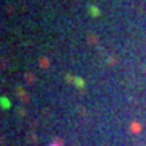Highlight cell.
I'll use <instances>...</instances> for the list:
<instances>
[{
	"instance_id": "obj_1",
	"label": "cell",
	"mask_w": 146,
	"mask_h": 146,
	"mask_svg": "<svg viewBox=\"0 0 146 146\" xmlns=\"http://www.w3.org/2000/svg\"><path fill=\"white\" fill-rule=\"evenodd\" d=\"M67 80L70 81V83L75 84L78 89H84V86H86V84H84V80L80 78V76H70V75H67Z\"/></svg>"
},
{
	"instance_id": "obj_2",
	"label": "cell",
	"mask_w": 146,
	"mask_h": 146,
	"mask_svg": "<svg viewBox=\"0 0 146 146\" xmlns=\"http://www.w3.org/2000/svg\"><path fill=\"white\" fill-rule=\"evenodd\" d=\"M88 11H89V15L94 16V18L101 15V10L98 8V7H94V5H88Z\"/></svg>"
},
{
	"instance_id": "obj_3",
	"label": "cell",
	"mask_w": 146,
	"mask_h": 146,
	"mask_svg": "<svg viewBox=\"0 0 146 146\" xmlns=\"http://www.w3.org/2000/svg\"><path fill=\"white\" fill-rule=\"evenodd\" d=\"M0 101H2V109H3V110H7V109H10V107H11L10 101L7 99L5 96H3V98H2V99H0Z\"/></svg>"
},
{
	"instance_id": "obj_4",
	"label": "cell",
	"mask_w": 146,
	"mask_h": 146,
	"mask_svg": "<svg viewBox=\"0 0 146 146\" xmlns=\"http://www.w3.org/2000/svg\"><path fill=\"white\" fill-rule=\"evenodd\" d=\"M49 146H58L57 143H52V145H49Z\"/></svg>"
}]
</instances>
